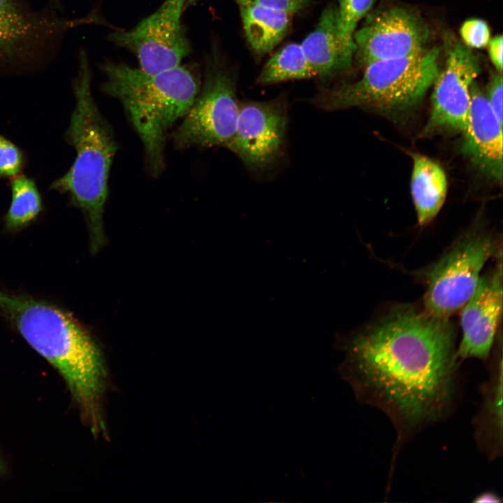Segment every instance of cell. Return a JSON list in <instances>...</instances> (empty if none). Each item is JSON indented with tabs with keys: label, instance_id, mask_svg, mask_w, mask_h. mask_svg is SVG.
<instances>
[{
	"label": "cell",
	"instance_id": "cell-16",
	"mask_svg": "<svg viewBox=\"0 0 503 503\" xmlns=\"http://www.w3.org/2000/svg\"><path fill=\"white\" fill-rule=\"evenodd\" d=\"M502 365L501 354L483 386V403L474 420L475 439L489 458L502 454Z\"/></svg>",
	"mask_w": 503,
	"mask_h": 503
},
{
	"label": "cell",
	"instance_id": "cell-24",
	"mask_svg": "<svg viewBox=\"0 0 503 503\" xmlns=\"http://www.w3.org/2000/svg\"><path fill=\"white\" fill-rule=\"evenodd\" d=\"M239 6H257L282 10L293 15L301 10L308 0H234Z\"/></svg>",
	"mask_w": 503,
	"mask_h": 503
},
{
	"label": "cell",
	"instance_id": "cell-12",
	"mask_svg": "<svg viewBox=\"0 0 503 503\" xmlns=\"http://www.w3.org/2000/svg\"><path fill=\"white\" fill-rule=\"evenodd\" d=\"M461 309L462 334L456 351L458 358L486 359L502 316V260L492 272L481 277L475 291Z\"/></svg>",
	"mask_w": 503,
	"mask_h": 503
},
{
	"label": "cell",
	"instance_id": "cell-28",
	"mask_svg": "<svg viewBox=\"0 0 503 503\" xmlns=\"http://www.w3.org/2000/svg\"><path fill=\"white\" fill-rule=\"evenodd\" d=\"M54 1H56V0H54Z\"/></svg>",
	"mask_w": 503,
	"mask_h": 503
},
{
	"label": "cell",
	"instance_id": "cell-4",
	"mask_svg": "<svg viewBox=\"0 0 503 503\" xmlns=\"http://www.w3.org/2000/svg\"><path fill=\"white\" fill-rule=\"evenodd\" d=\"M91 81L87 55L81 49L73 83L75 105L65 133L76 155L68 171L55 180L50 189L67 194L72 205L82 211L89 231L91 250L95 253L105 240L103 212L118 145L110 124L94 101Z\"/></svg>",
	"mask_w": 503,
	"mask_h": 503
},
{
	"label": "cell",
	"instance_id": "cell-18",
	"mask_svg": "<svg viewBox=\"0 0 503 503\" xmlns=\"http://www.w3.org/2000/svg\"><path fill=\"white\" fill-rule=\"evenodd\" d=\"M247 40L252 50L262 54L271 52L286 36L292 14L257 6H240Z\"/></svg>",
	"mask_w": 503,
	"mask_h": 503
},
{
	"label": "cell",
	"instance_id": "cell-10",
	"mask_svg": "<svg viewBox=\"0 0 503 503\" xmlns=\"http://www.w3.org/2000/svg\"><path fill=\"white\" fill-rule=\"evenodd\" d=\"M430 31L423 20L404 8L390 7L367 16L353 34L356 59L363 65L425 50Z\"/></svg>",
	"mask_w": 503,
	"mask_h": 503
},
{
	"label": "cell",
	"instance_id": "cell-21",
	"mask_svg": "<svg viewBox=\"0 0 503 503\" xmlns=\"http://www.w3.org/2000/svg\"><path fill=\"white\" fill-rule=\"evenodd\" d=\"M376 0H339L338 27L343 40L356 48L353 34L358 22L368 14Z\"/></svg>",
	"mask_w": 503,
	"mask_h": 503
},
{
	"label": "cell",
	"instance_id": "cell-15",
	"mask_svg": "<svg viewBox=\"0 0 503 503\" xmlns=\"http://www.w3.org/2000/svg\"><path fill=\"white\" fill-rule=\"evenodd\" d=\"M62 24L31 15L16 0H0V60L27 56L34 45L61 28Z\"/></svg>",
	"mask_w": 503,
	"mask_h": 503
},
{
	"label": "cell",
	"instance_id": "cell-20",
	"mask_svg": "<svg viewBox=\"0 0 503 503\" xmlns=\"http://www.w3.org/2000/svg\"><path fill=\"white\" fill-rule=\"evenodd\" d=\"M316 77L300 44L290 43L277 51L261 71L257 82L271 85Z\"/></svg>",
	"mask_w": 503,
	"mask_h": 503
},
{
	"label": "cell",
	"instance_id": "cell-8",
	"mask_svg": "<svg viewBox=\"0 0 503 503\" xmlns=\"http://www.w3.org/2000/svg\"><path fill=\"white\" fill-rule=\"evenodd\" d=\"M186 0H165L152 15L129 31L117 30L107 38L133 53L140 68L149 73L175 68L191 52L181 16Z\"/></svg>",
	"mask_w": 503,
	"mask_h": 503
},
{
	"label": "cell",
	"instance_id": "cell-19",
	"mask_svg": "<svg viewBox=\"0 0 503 503\" xmlns=\"http://www.w3.org/2000/svg\"><path fill=\"white\" fill-rule=\"evenodd\" d=\"M11 179V201L4 224L6 230L17 231L35 221L43 205L41 195L32 178L19 175Z\"/></svg>",
	"mask_w": 503,
	"mask_h": 503
},
{
	"label": "cell",
	"instance_id": "cell-9",
	"mask_svg": "<svg viewBox=\"0 0 503 503\" xmlns=\"http://www.w3.org/2000/svg\"><path fill=\"white\" fill-rule=\"evenodd\" d=\"M286 125L284 96L268 101L240 103L235 134L226 148L249 170H265L282 154Z\"/></svg>",
	"mask_w": 503,
	"mask_h": 503
},
{
	"label": "cell",
	"instance_id": "cell-26",
	"mask_svg": "<svg viewBox=\"0 0 503 503\" xmlns=\"http://www.w3.org/2000/svg\"><path fill=\"white\" fill-rule=\"evenodd\" d=\"M488 54L491 62L497 73H502V47L503 38L502 35H497L490 39L488 44Z\"/></svg>",
	"mask_w": 503,
	"mask_h": 503
},
{
	"label": "cell",
	"instance_id": "cell-7",
	"mask_svg": "<svg viewBox=\"0 0 503 503\" xmlns=\"http://www.w3.org/2000/svg\"><path fill=\"white\" fill-rule=\"evenodd\" d=\"M497 252L490 234L471 231L458 238L427 274L424 309L449 319L475 291L486 261Z\"/></svg>",
	"mask_w": 503,
	"mask_h": 503
},
{
	"label": "cell",
	"instance_id": "cell-13",
	"mask_svg": "<svg viewBox=\"0 0 503 503\" xmlns=\"http://www.w3.org/2000/svg\"><path fill=\"white\" fill-rule=\"evenodd\" d=\"M462 151L486 176L497 182L502 179V123L486 96L474 82Z\"/></svg>",
	"mask_w": 503,
	"mask_h": 503
},
{
	"label": "cell",
	"instance_id": "cell-22",
	"mask_svg": "<svg viewBox=\"0 0 503 503\" xmlns=\"http://www.w3.org/2000/svg\"><path fill=\"white\" fill-rule=\"evenodd\" d=\"M25 163L22 150L13 142L0 135V179L20 175Z\"/></svg>",
	"mask_w": 503,
	"mask_h": 503
},
{
	"label": "cell",
	"instance_id": "cell-3",
	"mask_svg": "<svg viewBox=\"0 0 503 503\" xmlns=\"http://www.w3.org/2000/svg\"><path fill=\"white\" fill-rule=\"evenodd\" d=\"M100 68L106 77L101 91L121 103L142 142L147 170L158 177L165 168L169 131L185 116L201 89L198 66L188 64L149 73L108 61Z\"/></svg>",
	"mask_w": 503,
	"mask_h": 503
},
{
	"label": "cell",
	"instance_id": "cell-2",
	"mask_svg": "<svg viewBox=\"0 0 503 503\" xmlns=\"http://www.w3.org/2000/svg\"><path fill=\"white\" fill-rule=\"evenodd\" d=\"M0 312L59 371L93 432H103L100 403L106 372L89 334L68 312L31 297L0 291Z\"/></svg>",
	"mask_w": 503,
	"mask_h": 503
},
{
	"label": "cell",
	"instance_id": "cell-17",
	"mask_svg": "<svg viewBox=\"0 0 503 503\" xmlns=\"http://www.w3.org/2000/svg\"><path fill=\"white\" fill-rule=\"evenodd\" d=\"M446 191V177L441 166L427 156L414 154L411 191L420 225H427L437 214Z\"/></svg>",
	"mask_w": 503,
	"mask_h": 503
},
{
	"label": "cell",
	"instance_id": "cell-11",
	"mask_svg": "<svg viewBox=\"0 0 503 503\" xmlns=\"http://www.w3.org/2000/svg\"><path fill=\"white\" fill-rule=\"evenodd\" d=\"M480 71L479 59L471 49L460 42L453 45L433 84L425 133L439 130L462 132L469 108L470 87Z\"/></svg>",
	"mask_w": 503,
	"mask_h": 503
},
{
	"label": "cell",
	"instance_id": "cell-1",
	"mask_svg": "<svg viewBox=\"0 0 503 503\" xmlns=\"http://www.w3.org/2000/svg\"><path fill=\"white\" fill-rule=\"evenodd\" d=\"M449 319L411 305L391 307L335 346L345 355L337 370L358 402L382 411L402 445L452 411L458 383L455 335Z\"/></svg>",
	"mask_w": 503,
	"mask_h": 503
},
{
	"label": "cell",
	"instance_id": "cell-25",
	"mask_svg": "<svg viewBox=\"0 0 503 503\" xmlns=\"http://www.w3.org/2000/svg\"><path fill=\"white\" fill-rule=\"evenodd\" d=\"M487 101L497 117L502 123V75L497 73L492 75L488 87Z\"/></svg>",
	"mask_w": 503,
	"mask_h": 503
},
{
	"label": "cell",
	"instance_id": "cell-23",
	"mask_svg": "<svg viewBox=\"0 0 503 503\" xmlns=\"http://www.w3.org/2000/svg\"><path fill=\"white\" fill-rule=\"evenodd\" d=\"M460 34L464 44L469 48H484L490 39V31L487 22L477 18L465 21L460 27Z\"/></svg>",
	"mask_w": 503,
	"mask_h": 503
},
{
	"label": "cell",
	"instance_id": "cell-6",
	"mask_svg": "<svg viewBox=\"0 0 503 503\" xmlns=\"http://www.w3.org/2000/svg\"><path fill=\"white\" fill-rule=\"evenodd\" d=\"M235 73L212 48L205 57V76L189 111L171 134L174 147H225L233 138L240 110Z\"/></svg>",
	"mask_w": 503,
	"mask_h": 503
},
{
	"label": "cell",
	"instance_id": "cell-27",
	"mask_svg": "<svg viewBox=\"0 0 503 503\" xmlns=\"http://www.w3.org/2000/svg\"><path fill=\"white\" fill-rule=\"evenodd\" d=\"M474 502H500L502 500L494 493L486 492L477 496Z\"/></svg>",
	"mask_w": 503,
	"mask_h": 503
},
{
	"label": "cell",
	"instance_id": "cell-5",
	"mask_svg": "<svg viewBox=\"0 0 503 503\" xmlns=\"http://www.w3.org/2000/svg\"><path fill=\"white\" fill-rule=\"evenodd\" d=\"M437 48L367 64L356 82L322 89L312 103L325 110L351 107L386 113L408 110L423 98L439 71Z\"/></svg>",
	"mask_w": 503,
	"mask_h": 503
},
{
	"label": "cell",
	"instance_id": "cell-14",
	"mask_svg": "<svg viewBox=\"0 0 503 503\" xmlns=\"http://www.w3.org/2000/svg\"><path fill=\"white\" fill-rule=\"evenodd\" d=\"M300 45L316 77L323 79L347 70L356 51L341 36L337 8L333 3L324 8L316 28Z\"/></svg>",
	"mask_w": 503,
	"mask_h": 503
}]
</instances>
